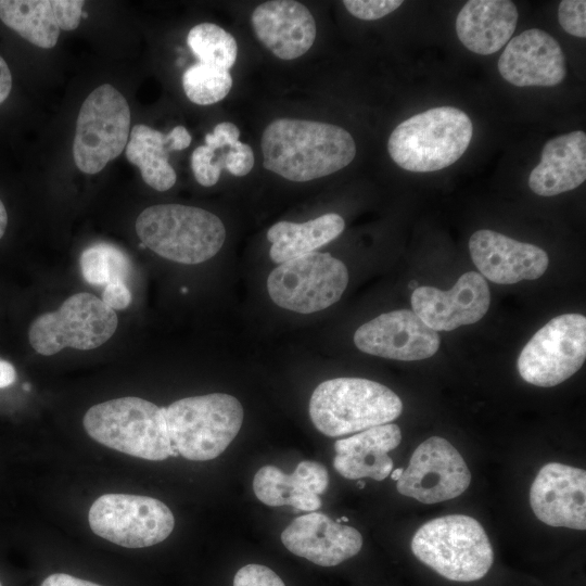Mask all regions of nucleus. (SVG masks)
I'll return each mask as SVG.
<instances>
[{
	"label": "nucleus",
	"mask_w": 586,
	"mask_h": 586,
	"mask_svg": "<svg viewBox=\"0 0 586 586\" xmlns=\"http://www.w3.org/2000/svg\"><path fill=\"white\" fill-rule=\"evenodd\" d=\"M260 145L264 167L297 182L331 175L347 166L356 154L355 141L344 128L294 118L268 124Z\"/></svg>",
	"instance_id": "1"
},
{
	"label": "nucleus",
	"mask_w": 586,
	"mask_h": 586,
	"mask_svg": "<svg viewBox=\"0 0 586 586\" xmlns=\"http://www.w3.org/2000/svg\"><path fill=\"white\" fill-rule=\"evenodd\" d=\"M472 132V122L463 111L453 106L432 107L397 125L390 135L387 150L403 169L435 171L462 156Z\"/></svg>",
	"instance_id": "2"
},
{
	"label": "nucleus",
	"mask_w": 586,
	"mask_h": 586,
	"mask_svg": "<svg viewBox=\"0 0 586 586\" xmlns=\"http://www.w3.org/2000/svg\"><path fill=\"white\" fill-rule=\"evenodd\" d=\"M402 410L403 403L391 388L361 378L323 381L309 400L314 425L330 437L390 423L399 417Z\"/></svg>",
	"instance_id": "3"
},
{
	"label": "nucleus",
	"mask_w": 586,
	"mask_h": 586,
	"mask_svg": "<svg viewBox=\"0 0 586 586\" xmlns=\"http://www.w3.org/2000/svg\"><path fill=\"white\" fill-rule=\"evenodd\" d=\"M135 227L145 247L186 265L214 257L226 239L225 226L215 214L181 204L149 206L138 216Z\"/></svg>",
	"instance_id": "4"
},
{
	"label": "nucleus",
	"mask_w": 586,
	"mask_h": 586,
	"mask_svg": "<svg viewBox=\"0 0 586 586\" xmlns=\"http://www.w3.org/2000/svg\"><path fill=\"white\" fill-rule=\"evenodd\" d=\"M82 424L95 442L126 455L161 461L178 456L171 448L163 407L135 396L90 407Z\"/></svg>",
	"instance_id": "5"
},
{
	"label": "nucleus",
	"mask_w": 586,
	"mask_h": 586,
	"mask_svg": "<svg viewBox=\"0 0 586 586\" xmlns=\"http://www.w3.org/2000/svg\"><path fill=\"white\" fill-rule=\"evenodd\" d=\"M415 557L443 577L474 582L494 562L492 544L480 522L464 514H448L424 523L411 539Z\"/></svg>",
	"instance_id": "6"
},
{
	"label": "nucleus",
	"mask_w": 586,
	"mask_h": 586,
	"mask_svg": "<svg viewBox=\"0 0 586 586\" xmlns=\"http://www.w3.org/2000/svg\"><path fill=\"white\" fill-rule=\"evenodd\" d=\"M163 410L173 450L193 461L218 457L243 422L241 403L224 393L181 398Z\"/></svg>",
	"instance_id": "7"
},
{
	"label": "nucleus",
	"mask_w": 586,
	"mask_h": 586,
	"mask_svg": "<svg viewBox=\"0 0 586 586\" xmlns=\"http://www.w3.org/2000/svg\"><path fill=\"white\" fill-rule=\"evenodd\" d=\"M114 309L88 292L66 298L55 311L37 317L28 330L31 347L50 356L65 347L88 351L104 344L117 329Z\"/></svg>",
	"instance_id": "8"
},
{
	"label": "nucleus",
	"mask_w": 586,
	"mask_h": 586,
	"mask_svg": "<svg viewBox=\"0 0 586 586\" xmlns=\"http://www.w3.org/2000/svg\"><path fill=\"white\" fill-rule=\"evenodd\" d=\"M130 109L125 97L110 84L95 88L84 101L76 122L73 157L85 174L101 171L126 148Z\"/></svg>",
	"instance_id": "9"
},
{
	"label": "nucleus",
	"mask_w": 586,
	"mask_h": 586,
	"mask_svg": "<svg viewBox=\"0 0 586 586\" xmlns=\"http://www.w3.org/2000/svg\"><path fill=\"white\" fill-rule=\"evenodd\" d=\"M347 283L345 264L329 253L315 251L276 267L267 278V291L278 306L313 314L336 303Z\"/></svg>",
	"instance_id": "10"
},
{
	"label": "nucleus",
	"mask_w": 586,
	"mask_h": 586,
	"mask_svg": "<svg viewBox=\"0 0 586 586\" xmlns=\"http://www.w3.org/2000/svg\"><path fill=\"white\" fill-rule=\"evenodd\" d=\"M586 358V318L564 314L552 318L526 343L518 357L521 378L550 387L572 377Z\"/></svg>",
	"instance_id": "11"
},
{
	"label": "nucleus",
	"mask_w": 586,
	"mask_h": 586,
	"mask_svg": "<svg viewBox=\"0 0 586 586\" xmlns=\"http://www.w3.org/2000/svg\"><path fill=\"white\" fill-rule=\"evenodd\" d=\"M88 520L95 535L126 548L156 545L175 526L174 514L163 501L130 494L100 496L92 504Z\"/></svg>",
	"instance_id": "12"
},
{
	"label": "nucleus",
	"mask_w": 586,
	"mask_h": 586,
	"mask_svg": "<svg viewBox=\"0 0 586 586\" xmlns=\"http://www.w3.org/2000/svg\"><path fill=\"white\" fill-rule=\"evenodd\" d=\"M471 473L459 451L445 438L432 436L410 457L396 488L399 494L423 504H436L461 495Z\"/></svg>",
	"instance_id": "13"
},
{
	"label": "nucleus",
	"mask_w": 586,
	"mask_h": 586,
	"mask_svg": "<svg viewBox=\"0 0 586 586\" xmlns=\"http://www.w3.org/2000/svg\"><path fill=\"white\" fill-rule=\"evenodd\" d=\"M354 343L361 352L383 358L413 361L433 356L441 344L438 333L412 310L382 314L360 326Z\"/></svg>",
	"instance_id": "14"
},
{
	"label": "nucleus",
	"mask_w": 586,
	"mask_h": 586,
	"mask_svg": "<svg viewBox=\"0 0 586 586\" xmlns=\"http://www.w3.org/2000/svg\"><path fill=\"white\" fill-rule=\"evenodd\" d=\"M489 302L488 284L475 271L463 273L448 291L423 285L411 294L412 311L436 332L477 322L487 313Z\"/></svg>",
	"instance_id": "15"
},
{
	"label": "nucleus",
	"mask_w": 586,
	"mask_h": 586,
	"mask_svg": "<svg viewBox=\"0 0 586 586\" xmlns=\"http://www.w3.org/2000/svg\"><path fill=\"white\" fill-rule=\"evenodd\" d=\"M536 518L555 527L586 528V472L559 462L545 464L530 489Z\"/></svg>",
	"instance_id": "16"
},
{
	"label": "nucleus",
	"mask_w": 586,
	"mask_h": 586,
	"mask_svg": "<svg viewBox=\"0 0 586 586\" xmlns=\"http://www.w3.org/2000/svg\"><path fill=\"white\" fill-rule=\"evenodd\" d=\"M469 251L481 275L499 284L538 279L549 264L543 249L487 229L471 235Z\"/></svg>",
	"instance_id": "17"
},
{
	"label": "nucleus",
	"mask_w": 586,
	"mask_h": 586,
	"mask_svg": "<svg viewBox=\"0 0 586 586\" xmlns=\"http://www.w3.org/2000/svg\"><path fill=\"white\" fill-rule=\"evenodd\" d=\"M498 71L517 87H552L565 78V58L553 37L532 28L508 41L498 60Z\"/></svg>",
	"instance_id": "18"
},
{
	"label": "nucleus",
	"mask_w": 586,
	"mask_h": 586,
	"mask_svg": "<svg viewBox=\"0 0 586 586\" xmlns=\"http://www.w3.org/2000/svg\"><path fill=\"white\" fill-rule=\"evenodd\" d=\"M283 546L293 555L320 566H334L356 556L362 536L320 512L295 518L281 533Z\"/></svg>",
	"instance_id": "19"
},
{
	"label": "nucleus",
	"mask_w": 586,
	"mask_h": 586,
	"mask_svg": "<svg viewBox=\"0 0 586 586\" xmlns=\"http://www.w3.org/2000/svg\"><path fill=\"white\" fill-rule=\"evenodd\" d=\"M251 24L257 39L278 59L293 60L314 44L316 22L310 11L293 0H273L255 8Z\"/></svg>",
	"instance_id": "20"
},
{
	"label": "nucleus",
	"mask_w": 586,
	"mask_h": 586,
	"mask_svg": "<svg viewBox=\"0 0 586 586\" xmlns=\"http://www.w3.org/2000/svg\"><path fill=\"white\" fill-rule=\"evenodd\" d=\"M402 441L397 424L385 423L364 430L334 443L333 467L348 480L370 477L383 481L393 470L388 453Z\"/></svg>",
	"instance_id": "21"
},
{
	"label": "nucleus",
	"mask_w": 586,
	"mask_h": 586,
	"mask_svg": "<svg viewBox=\"0 0 586 586\" xmlns=\"http://www.w3.org/2000/svg\"><path fill=\"white\" fill-rule=\"evenodd\" d=\"M329 484L326 467L317 461H301L286 474L275 466L260 468L253 479L255 496L270 507L292 506L302 511L321 507L319 497Z\"/></svg>",
	"instance_id": "22"
},
{
	"label": "nucleus",
	"mask_w": 586,
	"mask_h": 586,
	"mask_svg": "<svg viewBox=\"0 0 586 586\" xmlns=\"http://www.w3.org/2000/svg\"><path fill=\"white\" fill-rule=\"evenodd\" d=\"M586 179V135L584 131L555 137L543 148L539 164L528 177L530 189L552 196L579 187Z\"/></svg>",
	"instance_id": "23"
},
{
	"label": "nucleus",
	"mask_w": 586,
	"mask_h": 586,
	"mask_svg": "<svg viewBox=\"0 0 586 586\" xmlns=\"http://www.w3.org/2000/svg\"><path fill=\"white\" fill-rule=\"evenodd\" d=\"M518 18V9L511 1L471 0L457 15L456 33L470 51L488 55L508 43Z\"/></svg>",
	"instance_id": "24"
},
{
	"label": "nucleus",
	"mask_w": 586,
	"mask_h": 586,
	"mask_svg": "<svg viewBox=\"0 0 586 586\" xmlns=\"http://www.w3.org/2000/svg\"><path fill=\"white\" fill-rule=\"evenodd\" d=\"M344 227V219L335 213L302 224L279 221L267 231V240L271 243L269 256L276 264H282L315 252L336 239Z\"/></svg>",
	"instance_id": "25"
},
{
	"label": "nucleus",
	"mask_w": 586,
	"mask_h": 586,
	"mask_svg": "<svg viewBox=\"0 0 586 586\" xmlns=\"http://www.w3.org/2000/svg\"><path fill=\"white\" fill-rule=\"evenodd\" d=\"M169 152L167 135L142 124L130 130L126 157L140 169L143 181L161 192L170 189L177 179Z\"/></svg>",
	"instance_id": "26"
},
{
	"label": "nucleus",
	"mask_w": 586,
	"mask_h": 586,
	"mask_svg": "<svg viewBox=\"0 0 586 586\" xmlns=\"http://www.w3.org/2000/svg\"><path fill=\"white\" fill-rule=\"evenodd\" d=\"M0 20L37 47L51 49L58 42L54 0H0Z\"/></svg>",
	"instance_id": "27"
},
{
	"label": "nucleus",
	"mask_w": 586,
	"mask_h": 586,
	"mask_svg": "<svg viewBox=\"0 0 586 586\" xmlns=\"http://www.w3.org/2000/svg\"><path fill=\"white\" fill-rule=\"evenodd\" d=\"M187 43L200 63L229 71L235 63L234 37L213 23H201L189 30Z\"/></svg>",
	"instance_id": "28"
},
{
	"label": "nucleus",
	"mask_w": 586,
	"mask_h": 586,
	"mask_svg": "<svg viewBox=\"0 0 586 586\" xmlns=\"http://www.w3.org/2000/svg\"><path fill=\"white\" fill-rule=\"evenodd\" d=\"M84 279L94 285L126 282L131 264L128 256L109 243H97L87 247L80 256Z\"/></svg>",
	"instance_id": "29"
},
{
	"label": "nucleus",
	"mask_w": 586,
	"mask_h": 586,
	"mask_svg": "<svg viewBox=\"0 0 586 586\" xmlns=\"http://www.w3.org/2000/svg\"><path fill=\"white\" fill-rule=\"evenodd\" d=\"M182 87L188 99L199 105H209L222 100L232 87L229 71L196 63L182 75Z\"/></svg>",
	"instance_id": "30"
},
{
	"label": "nucleus",
	"mask_w": 586,
	"mask_h": 586,
	"mask_svg": "<svg viewBox=\"0 0 586 586\" xmlns=\"http://www.w3.org/2000/svg\"><path fill=\"white\" fill-rule=\"evenodd\" d=\"M191 167L195 180L204 187L216 184L222 169L215 151L207 145H200L192 152Z\"/></svg>",
	"instance_id": "31"
},
{
	"label": "nucleus",
	"mask_w": 586,
	"mask_h": 586,
	"mask_svg": "<svg viewBox=\"0 0 586 586\" xmlns=\"http://www.w3.org/2000/svg\"><path fill=\"white\" fill-rule=\"evenodd\" d=\"M586 1L563 0L558 8V20L561 27L570 35L586 37Z\"/></svg>",
	"instance_id": "32"
},
{
	"label": "nucleus",
	"mask_w": 586,
	"mask_h": 586,
	"mask_svg": "<svg viewBox=\"0 0 586 586\" xmlns=\"http://www.w3.org/2000/svg\"><path fill=\"white\" fill-rule=\"evenodd\" d=\"M346 10L355 17L374 21L386 16L403 4L400 0H345Z\"/></svg>",
	"instance_id": "33"
},
{
	"label": "nucleus",
	"mask_w": 586,
	"mask_h": 586,
	"mask_svg": "<svg viewBox=\"0 0 586 586\" xmlns=\"http://www.w3.org/2000/svg\"><path fill=\"white\" fill-rule=\"evenodd\" d=\"M233 586H285L279 575L263 564H246L234 575Z\"/></svg>",
	"instance_id": "34"
},
{
	"label": "nucleus",
	"mask_w": 586,
	"mask_h": 586,
	"mask_svg": "<svg viewBox=\"0 0 586 586\" xmlns=\"http://www.w3.org/2000/svg\"><path fill=\"white\" fill-rule=\"evenodd\" d=\"M224 169L237 177L247 175L254 166V153L252 148L238 141L229 151L219 156Z\"/></svg>",
	"instance_id": "35"
},
{
	"label": "nucleus",
	"mask_w": 586,
	"mask_h": 586,
	"mask_svg": "<svg viewBox=\"0 0 586 586\" xmlns=\"http://www.w3.org/2000/svg\"><path fill=\"white\" fill-rule=\"evenodd\" d=\"M84 4L81 0H54L60 29L74 30L78 27Z\"/></svg>",
	"instance_id": "36"
},
{
	"label": "nucleus",
	"mask_w": 586,
	"mask_h": 586,
	"mask_svg": "<svg viewBox=\"0 0 586 586\" xmlns=\"http://www.w3.org/2000/svg\"><path fill=\"white\" fill-rule=\"evenodd\" d=\"M240 137L239 128L229 122L217 124L213 132L205 135V145L216 151L225 146H233Z\"/></svg>",
	"instance_id": "37"
},
{
	"label": "nucleus",
	"mask_w": 586,
	"mask_h": 586,
	"mask_svg": "<svg viewBox=\"0 0 586 586\" xmlns=\"http://www.w3.org/2000/svg\"><path fill=\"white\" fill-rule=\"evenodd\" d=\"M131 292L125 282H112L104 286L102 301L112 309H125L131 303Z\"/></svg>",
	"instance_id": "38"
},
{
	"label": "nucleus",
	"mask_w": 586,
	"mask_h": 586,
	"mask_svg": "<svg viewBox=\"0 0 586 586\" xmlns=\"http://www.w3.org/2000/svg\"><path fill=\"white\" fill-rule=\"evenodd\" d=\"M41 586H101L99 584L80 579L65 573H54L49 575Z\"/></svg>",
	"instance_id": "39"
},
{
	"label": "nucleus",
	"mask_w": 586,
	"mask_h": 586,
	"mask_svg": "<svg viewBox=\"0 0 586 586\" xmlns=\"http://www.w3.org/2000/svg\"><path fill=\"white\" fill-rule=\"evenodd\" d=\"M170 151L187 149L191 143V135L183 126H176L167 133Z\"/></svg>",
	"instance_id": "40"
},
{
	"label": "nucleus",
	"mask_w": 586,
	"mask_h": 586,
	"mask_svg": "<svg viewBox=\"0 0 586 586\" xmlns=\"http://www.w3.org/2000/svg\"><path fill=\"white\" fill-rule=\"evenodd\" d=\"M12 88V75L7 62L0 56V104L8 98Z\"/></svg>",
	"instance_id": "41"
},
{
	"label": "nucleus",
	"mask_w": 586,
	"mask_h": 586,
	"mask_svg": "<svg viewBox=\"0 0 586 586\" xmlns=\"http://www.w3.org/2000/svg\"><path fill=\"white\" fill-rule=\"evenodd\" d=\"M16 380V371L14 366L0 358V388L12 385Z\"/></svg>",
	"instance_id": "42"
},
{
	"label": "nucleus",
	"mask_w": 586,
	"mask_h": 586,
	"mask_svg": "<svg viewBox=\"0 0 586 586\" xmlns=\"http://www.w3.org/2000/svg\"><path fill=\"white\" fill-rule=\"evenodd\" d=\"M8 225L7 209L0 200V239L3 237Z\"/></svg>",
	"instance_id": "43"
},
{
	"label": "nucleus",
	"mask_w": 586,
	"mask_h": 586,
	"mask_svg": "<svg viewBox=\"0 0 586 586\" xmlns=\"http://www.w3.org/2000/svg\"><path fill=\"white\" fill-rule=\"evenodd\" d=\"M403 472H404V469H403V468H397V469L393 470V471L390 473L392 480H394V481L397 482V481L399 480V477L402 476Z\"/></svg>",
	"instance_id": "44"
},
{
	"label": "nucleus",
	"mask_w": 586,
	"mask_h": 586,
	"mask_svg": "<svg viewBox=\"0 0 586 586\" xmlns=\"http://www.w3.org/2000/svg\"><path fill=\"white\" fill-rule=\"evenodd\" d=\"M409 288H411L412 290H416L418 288V282L417 281H411L410 284H409Z\"/></svg>",
	"instance_id": "45"
},
{
	"label": "nucleus",
	"mask_w": 586,
	"mask_h": 586,
	"mask_svg": "<svg viewBox=\"0 0 586 586\" xmlns=\"http://www.w3.org/2000/svg\"><path fill=\"white\" fill-rule=\"evenodd\" d=\"M29 387H30L29 384H27V383L24 384V390H25V391H29Z\"/></svg>",
	"instance_id": "46"
},
{
	"label": "nucleus",
	"mask_w": 586,
	"mask_h": 586,
	"mask_svg": "<svg viewBox=\"0 0 586 586\" xmlns=\"http://www.w3.org/2000/svg\"><path fill=\"white\" fill-rule=\"evenodd\" d=\"M358 484H359V488H362L365 486V483L361 481H359Z\"/></svg>",
	"instance_id": "47"
},
{
	"label": "nucleus",
	"mask_w": 586,
	"mask_h": 586,
	"mask_svg": "<svg viewBox=\"0 0 586 586\" xmlns=\"http://www.w3.org/2000/svg\"><path fill=\"white\" fill-rule=\"evenodd\" d=\"M0 586H1V583H0Z\"/></svg>",
	"instance_id": "48"
}]
</instances>
